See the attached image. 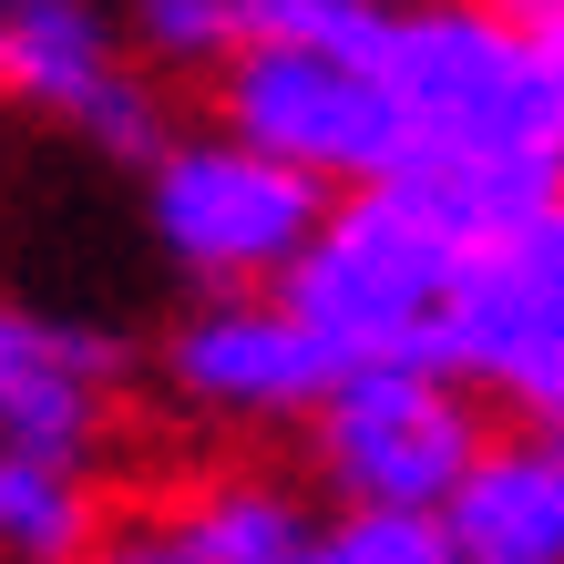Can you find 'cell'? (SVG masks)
I'll return each mask as SVG.
<instances>
[{
    "instance_id": "cell-1",
    "label": "cell",
    "mask_w": 564,
    "mask_h": 564,
    "mask_svg": "<svg viewBox=\"0 0 564 564\" xmlns=\"http://www.w3.org/2000/svg\"><path fill=\"white\" fill-rule=\"evenodd\" d=\"M473 247H452L442 226L401 195H359L349 216L318 226V247L288 268V308L328 339V359L359 370H431L452 349V297Z\"/></svg>"
},
{
    "instance_id": "cell-2",
    "label": "cell",
    "mask_w": 564,
    "mask_h": 564,
    "mask_svg": "<svg viewBox=\"0 0 564 564\" xmlns=\"http://www.w3.org/2000/svg\"><path fill=\"white\" fill-rule=\"evenodd\" d=\"M226 113L257 154L297 164V175H370L380 195L411 164V113L390 104V83L318 62V52H247L237 83H226Z\"/></svg>"
},
{
    "instance_id": "cell-3",
    "label": "cell",
    "mask_w": 564,
    "mask_h": 564,
    "mask_svg": "<svg viewBox=\"0 0 564 564\" xmlns=\"http://www.w3.org/2000/svg\"><path fill=\"white\" fill-rule=\"evenodd\" d=\"M328 462L370 513H431L473 482V411L431 370H359L328 390Z\"/></svg>"
},
{
    "instance_id": "cell-4",
    "label": "cell",
    "mask_w": 564,
    "mask_h": 564,
    "mask_svg": "<svg viewBox=\"0 0 564 564\" xmlns=\"http://www.w3.org/2000/svg\"><path fill=\"white\" fill-rule=\"evenodd\" d=\"M154 226L175 257L237 278V268H278V257L318 247V195L297 164L257 154V144H195L154 175Z\"/></svg>"
},
{
    "instance_id": "cell-5",
    "label": "cell",
    "mask_w": 564,
    "mask_h": 564,
    "mask_svg": "<svg viewBox=\"0 0 564 564\" xmlns=\"http://www.w3.org/2000/svg\"><path fill=\"white\" fill-rule=\"evenodd\" d=\"M442 359L503 380L523 411H544L564 431V278L534 247L473 257V268H462V297H452V349Z\"/></svg>"
},
{
    "instance_id": "cell-6",
    "label": "cell",
    "mask_w": 564,
    "mask_h": 564,
    "mask_svg": "<svg viewBox=\"0 0 564 564\" xmlns=\"http://www.w3.org/2000/svg\"><path fill=\"white\" fill-rule=\"evenodd\" d=\"M0 83H21L31 104L73 113L83 134H104L123 154L154 144V104L113 73L104 21H93L83 0H0Z\"/></svg>"
},
{
    "instance_id": "cell-7",
    "label": "cell",
    "mask_w": 564,
    "mask_h": 564,
    "mask_svg": "<svg viewBox=\"0 0 564 564\" xmlns=\"http://www.w3.org/2000/svg\"><path fill=\"white\" fill-rule=\"evenodd\" d=\"M175 380L226 411H297L318 390H339L349 370L328 359V339L297 308H216L175 339Z\"/></svg>"
},
{
    "instance_id": "cell-8",
    "label": "cell",
    "mask_w": 564,
    "mask_h": 564,
    "mask_svg": "<svg viewBox=\"0 0 564 564\" xmlns=\"http://www.w3.org/2000/svg\"><path fill=\"white\" fill-rule=\"evenodd\" d=\"M452 564H564V431L473 462V482L442 503Z\"/></svg>"
},
{
    "instance_id": "cell-9",
    "label": "cell",
    "mask_w": 564,
    "mask_h": 564,
    "mask_svg": "<svg viewBox=\"0 0 564 564\" xmlns=\"http://www.w3.org/2000/svg\"><path fill=\"white\" fill-rule=\"evenodd\" d=\"M93 380H104V349L93 339L0 308V442L11 452L62 462L83 442V421H93Z\"/></svg>"
},
{
    "instance_id": "cell-10",
    "label": "cell",
    "mask_w": 564,
    "mask_h": 564,
    "mask_svg": "<svg viewBox=\"0 0 564 564\" xmlns=\"http://www.w3.org/2000/svg\"><path fill=\"white\" fill-rule=\"evenodd\" d=\"M0 544H21V554H42L62 564L83 544V492L62 462H31V452H0Z\"/></svg>"
},
{
    "instance_id": "cell-11",
    "label": "cell",
    "mask_w": 564,
    "mask_h": 564,
    "mask_svg": "<svg viewBox=\"0 0 564 564\" xmlns=\"http://www.w3.org/2000/svg\"><path fill=\"white\" fill-rule=\"evenodd\" d=\"M195 564H297L308 554V534H297V513L278 503V492H226V503H206L185 523Z\"/></svg>"
},
{
    "instance_id": "cell-12",
    "label": "cell",
    "mask_w": 564,
    "mask_h": 564,
    "mask_svg": "<svg viewBox=\"0 0 564 564\" xmlns=\"http://www.w3.org/2000/svg\"><path fill=\"white\" fill-rule=\"evenodd\" d=\"M134 11L164 52H247V31H237L247 0H134Z\"/></svg>"
},
{
    "instance_id": "cell-13",
    "label": "cell",
    "mask_w": 564,
    "mask_h": 564,
    "mask_svg": "<svg viewBox=\"0 0 564 564\" xmlns=\"http://www.w3.org/2000/svg\"><path fill=\"white\" fill-rule=\"evenodd\" d=\"M492 21H503L513 42H534L554 73H564V0H492Z\"/></svg>"
},
{
    "instance_id": "cell-14",
    "label": "cell",
    "mask_w": 564,
    "mask_h": 564,
    "mask_svg": "<svg viewBox=\"0 0 564 564\" xmlns=\"http://www.w3.org/2000/svg\"><path fill=\"white\" fill-rule=\"evenodd\" d=\"M113 564H195V544H185V534H134Z\"/></svg>"
},
{
    "instance_id": "cell-15",
    "label": "cell",
    "mask_w": 564,
    "mask_h": 564,
    "mask_svg": "<svg viewBox=\"0 0 564 564\" xmlns=\"http://www.w3.org/2000/svg\"><path fill=\"white\" fill-rule=\"evenodd\" d=\"M523 247H534V257H544V268L564 278V206H554V216H544V226H534V237H523Z\"/></svg>"
},
{
    "instance_id": "cell-16",
    "label": "cell",
    "mask_w": 564,
    "mask_h": 564,
    "mask_svg": "<svg viewBox=\"0 0 564 564\" xmlns=\"http://www.w3.org/2000/svg\"><path fill=\"white\" fill-rule=\"evenodd\" d=\"M554 83H564V73H554Z\"/></svg>"
}]
</instances>
